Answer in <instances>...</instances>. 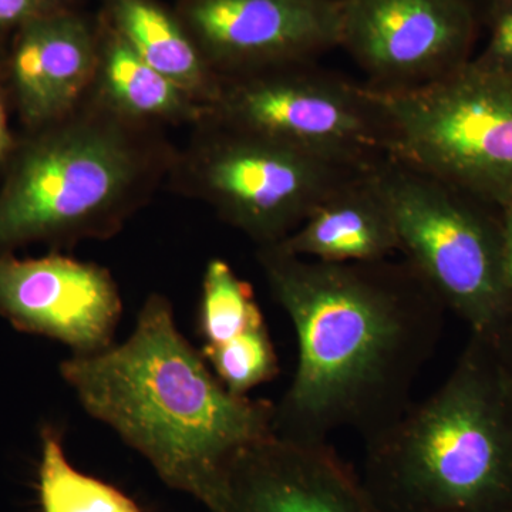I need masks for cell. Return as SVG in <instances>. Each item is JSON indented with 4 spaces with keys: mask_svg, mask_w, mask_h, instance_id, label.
<instances>
[{
    "mask_svg": "<svg viewBox=\"0 0 512 512\" xmlns=\"http://www.w3.org/2000/svg\"><path fill=\"white\" fill-rule=\"evenodd\" d=\"M256 262L298 343L275 434L329 441L350 430L367 441L399 420L443 336L437 293L404 259L328 264L274 245L256 248Z\"/></svg>",
    "mask_w": 512,
    "mask_h": 512,
    "instance_id": "obj_1",
    "label": "cell"
},
{
    "mask_svg": "<svg viewBox=\"0 0 512 512\" xmlns=\"http://www.w3.org/2000/svg\"><path fill=\"white\" fill-rule=\"evenodd\" d=\"M59 372L84 412L137 451L167 487L205 508L234 458L275 433V403L229 392L161 293L147 296L124 342L70 355Z\"/></svg>",
    "mask_w": 512,
    "mask_h": 512,
    "instance_id": "obj_2",
    "label": "cell"
},
{
    "mask_svg": "<svg viewBox=\"0 0 512 512\" xmlns=\"http://www.w3.org/2000/svg\"><path fill=\"white\" fill-rule=\"evenodd\" d=\"M379 512H512V333H470L446 382L365 441Z\"/></svg>",
    "mask_w": 512,
    "mask_h": 512,
    "instance_id": "obj_3",
    "label": "cell"
},
{
    "mask_svg": "<svg viewBox=\"0 0 512 512\" xmlns=\"http://www.w3.org/2000/svg\"><path fill=\"white\" fill-rule=\"evenodd\" d=\"M20 150L0 191V254L29 242L114 237L174 163L167 147L92 94Z\"/></svg>",
    "mask_w": 512,
    "mask_h": 512,
    "instance_id": "obj_4",
    "label": "cell"
},
{
    "mask_svg": "<svg viewBox=\"0 0 512 512\" xmlns=\"http://www.w3.org/2000/svg\"><path fill=\"white\" fill-rule=\"evenodd\" d=\"M372 174L404 261L470 333L510 335L500 210L396 157L384 158Z\"/></svg>",
    "mask_w": 512,
    "mask_h": 512,
    "instance_id": "obj_5",
    "label": "cell"
},
{
    "mask_svg": "<svg viewBox=\"0 0 512 512\" xmlns=\"http://www.w3.org/2000/svg\"><path fill=\"white\" fill-rule=\"evenodd\" d=\"M376 93L392 124V157L498 210L511 200L512 73L471 59L429 86Z\"/></svg>",
    "mask_w": 512,
    "mask_h": 512,
    "instance_id": "obj_6",
    "label": "cell"
},
{
    "mask_svg": "<svg viewBox=\"0 0 512 512\" xmlns=\"http://www.w3.org/2000/svg\"><path fill=\"white\" fill-rule=\"evenodd\" d=\"M198 126L175 165L178 180L256 248L281 244L336 188L370 170L217 121Z\"/></svg>",
    "mask_w": 512,
    "mask_h": 512,
    "instance_id": "obj_7",
    "label": "cell"
},
{
    "mask_svg": "<svg viewBox=\"0 0 512 512\" xmlns=\"http://www.w3.org/2000/svg\"><path fill=\"white\" fill-rule=\"evenodd\" d=\"M204 119L357 168H372L393 153L379 94L318 62L221 77Z\"/></svg>",
    "mask_w": 512,
    "mask_h": 512,
    "instance_id": "obj_8",
    "label": "cell"
},
{
    "mask_svg": "<svg viewBox=\"0 0 512 512\" xmlns=\"http://www.w3.org/2000/svg\"><path fill=\"white\" fill-rule=\"evenodd\" d=\"M478 22L470 0H342L339 47L370 89L407 92L466 66Z\"/></svg>",
    "mask_w": 512,
    "mask_h": 512,
    "instance_id": "obj_9",
    "label": "cell"
},
{
    "mask_svg": "<svg viewBox=\"0 0 512 512\" xmlns=\"http://www.w3.org/2000/svg\"><path fill=\"white\" fill-rule=\"evenodd\" d=\"M175 12L221 77L318 62L340 45L342 0H177Z\"/></svg>",
    "mask_w": 512,
    "mask_h": 512,
    "instance_id": "obj_10",
    "label": "cell"
},
{
    "mask_svg": "<svg viewBox=\"0 0 512 512\" xmlns=\"http://www.w3.org/2000/svg\"><path fill=\"white\" fill-rule=\"evenodd\" d=\"M123 299L109 269L62 254H0V316L16 330L93 356L116 343Z\"/></svg>",
    "mask_w": 512,
    "mask_h": 512,
    "instance_id": "obj_11",
    "label": "cell"
},
{
    "mask_svg": "<svg viewBox=\"0 0 512 512\" xmlns=\"http://www.w3.org/2000/svg\"><path fill=\"white\" fill-rule=\"evenodd\" d=\"M210 512H379L329 441L271 434L229 466Z\"/></svg>",
    "mask_w": 512,
    "mask_h": 512,
    "instance_id": "obj_12",
    "label": "cell"
},
{
    "mask_svg": "<svg viewBox=\"0 0 512 512\" xmlns=\"http://www.w3.org/2000/svg\"><path fill=\"white\" fill-rule=\"evenodd\" d=\"M12 77L20 113L42 128L79 109L92 93L100 55V23L70 6L18 29Z\"/></svg>",
    "mask_w": 512,
    "mask_h": 512,
    "instance_id": "obj_13",
    "label": "cell"
},
{
    "mask_svg": "<svg viewBox=\"0 0 512 512\" xmlns=\"http://www.w3.org/2000/svg\"><path fill=\"white\" fill-rule=\"evenodd\" d=\"M372 168L336 188L278 247L328 264L383 261L400 252L392 212Z\"/></svg>",
    "mask_w": 512,
    "mask_h": 512,
    "instance_id": "obj_14",
    "label": "cell"
},
{
    "mask_svg": "<svg viewBox=\"0 0 512 512\" xmlns=\"http://www.w3.org/2000/svg\"><path fill=\"white\" fill-rule=\"evenodd\" d=\"M103 18L134 52L208 107L220 90L211 69L178 13L160 0H100Z\"/></svg>",
    "mask_w": 512,
    "mask_h": 512,
    "instance_id": "obj_15",
    "label": "cell"
},
{
    "mask_svg": "<svg viewBox=\"0 0 512 512\" xmlns=\"http://www.w3.org/2000/svg\"><path fill=\"white\" fill-rule=\"evenodd\" d=\"M100 55L92 96L133 123L198 124L205 107L183 87L157 72L103 18L100 20Z\"/></svg>",
    "mask_w": 512,
    "mask_h": 512,
    "instance_id": "obj_16",
    "label": "cell"
},
{
    "mask_svg": "<svg viewBox=\"0 0 512 512\" xmlns=\"http://www.w3.org/2000/svg\"><path fill=\"white\" fill-rule=\"evenodd\" d=\"M40 440L39 497L43 512H141L136 501L119 488L74 468L56 427H43Z\"/></svg>",
    "mask_w": 512,
    "mask_h": 512,
    "instance_id": "obj_17",
    "label": "cell"
},
{
    "mask_svg": "<svg viewBox=\"0 0 512 512\" xmlns=\"http://www.w3.org/2000/svg\"><path fill=\"white\" fill-rule=\"evenodd\" d=\"M266 326L265 316L251 284L241 278L227 261L212 258L202 275L197 333L201 349L218 348Z\"/></svg>",
    "mask_w": 512,
    "mask_h": 512,
    "instance_id": "obj_18",
    "label": "cell"
},
{
    "mask_svg": "<svg viewBox=\"0 0 512 512\" xmlns=\"http://www.w3.org/2000/svg\"><path fill=\"white\" fill-rule=\"evenodd\" d=\"M212 372L234 394L251 390L279 375V359L268 326L251 330L218 348L200 349Z\"/></svg>",
    "mask_w": 512,
    "mask_h": 512,
    "instance_id": "obj_19",
    "label": "cell"
},
{
    "mask_svg": "<svg viewBox=\"0 0 512 512\" xmlns=\"http://www.w3.org/2000/svg\"><path fill=\"white\" fill-rule=\"evenodd\" d=\"M487 40L473 62L495 72L512 73V0H491L483 9Z\"/></svg>",
    "mask_w": 512,
    "mask_h": 512,
    "instance_id": "obj_20",
    "label": "cell"
},
{
    "mask_svg": "<svg viewBox=\"0 0 512 512\" xmlns=\"http://www.w3.org/2000/svg\"><path fill=\"white\" fill-rule=\"evenodd\" d=\"M74 0H0V32L20 29L30 20L55 10L70 8Z\"/></svg>",
    "mask_w": 512,
    "mask_h": 512,
    "instance_id": "obj_21",
    "label": "cell"
},
{
    "mask_svg": "<svg viewBox=\"0 0 512 512\" xmlns=\"http://www.w3.org/2000/svg\"><path fill=\"white\" fill-rule=\"evenodd\" d=\"M501 227H503V269L505 289L512 318V198L500 208Z\"/></svg>",
    "mask_w": 512,
    "mask_h": 512,
    "instance_id": "obj_22",
    "label": "cell"
},
{
    "mask_svg": "<svg viewBox=\"0 0 512 512\" xmlns=\"http://www.w3.org/2000/svg\"><path fill=\"white\" fill-rule=\"evenodd\" d=\"M13 148L12 136L6 120L5 109H3L2 97H0V160L9 156Z\"/></svg>",
    "mask_w": 512,
    "mask_h": 512,
    "instance_id": "obj_23",
    "label": "cell"
},
{
    "mask_svg": "<svg viewBox=\"0 0 512 512\" xmlns=\"http://www.w3.org/2000/svg\"><path fill=\"white\" fill-rule=\"evenodd\" d=\"M471 3H473L474 6H476L477 12H478V3H481V6H483V9L485 6L488 5V3L491 2V0H470Z\"/></svg>",
    "mask_w": 512,
    "mask_h": 512,
    "instance_id": "obj_24",
    "label": "cell"
}]
</instances>
